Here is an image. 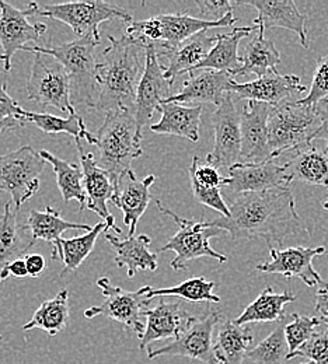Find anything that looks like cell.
I'll use <instances>...</instances> for the list:
<instances>
[{
  "label": "cell",
  "mask_w": 328,
  "mask_h": 364,
  "mask_svg": "<svg viewBox=\"0 0 328 364\" xmlns=\"http://www.w3.org/2000/svg\"><path fill=\"white\" fill-rule=\"evenodd\" d=\"M154 181V176L139 180L137 174L129 170L121 174L115 182V193L111 202L124 213V225L129 228V237L135 235L138 222L153 199L150 186Z\"/></svg>",
  "instance_id": "19"
},
{
  "label": "cell",
  "mask_w": 328,
  "mask_h": 364,
  "mask_svg": "<svg viewBox=\"0 0 328 364\" xmlns=\"http://www.w3.org/2000/svg\"><path fill=\"white\" fill-rule=\"evenodd\" d=\"M305 364H312V363H305Z\"/></svg>",
  "instance_id": "57"
},
{
  "label": "cell",
  "mask_w": 328,
  "mask_h": 364,
  "mask_svg": "<svg viewBox=\"0 0 328 364\" xmlns=\"http://www.w3.org/2000/svg\"><path fill=\"white\" fill-rule=\"evenodd\" d=\"M144 318L146 328L139 345L142 350L157 341L179 339L198 319L183 310L180 304L166 301H160L154 309L146 310Z\"/></svg>",
  "instance_id": "20"
},
{
  "label": "cell",
  "mask_w": 328,
  "mask_h": 364,
  "mask_svg": "<svg viewBox=\"0 0 328 364\" xmlns=\"http://www.w3.org/2000/svg\"><path fill=\"white\" fill-rule=\"evenodd\" d=\"M23 109L21 105L10 97L7 92V83L4 82L0 86V131L1 134L6 131H16L21 127H26L23 124Z\"/></svg>",
  "instance_id": "42"
},
{
  "label": "cell",
  "mask_w": 328,
  "mask_h": 364,
  "mask_svg": "<svg viewBox=\"0 0 328 364\" xmlns=\"http://www.w3.org/2000/svg\"><path fill=\"white\" fill-rule=\"evenodd\" d=\"M199 18L205 21H221L233 13V3L228 0H196Z\"/></svg>",
  "instance_id": "47"
},
{
  "label": "cell",
  "mask_w": 328,
  "mask_h": 364,
  "mask_svg": "<svg viewBox=\"0 0 328 364\" xmlns=\"http://www.w3.org/2000/svg\"><path fill=\"white\" fill-rule=\"evenodd\" d=\"M110 228L115 231L118 235H122V230L115 226L114 216L111 215L105 222H100L94 226L92 231H88L83 235L73 237L69 240L60 241V261L63 262V271L60 276H65L66 273L75 272L79 269V267L85 262V259L92 254L95 245L97 238L101 232H108Z\"/></svg>",
  "instance_id": "33"
},
{
  "label": "cell",
  "mask_w": 328,
  "mask_h": 364,
  "mask_svg": "<svg viewBox=\"0 0 328 364\" xmlns=\"http://www.w3.org/2000/svg\"><path fill=\"white\" fill-rule=\"evenodd\" d=\"M317 112L320 117V127L314 134V139H323L327 141L326 151L328 153V105L324 101L317 105Z\"/></svg>",
  "instance_id": "50"
},
{
  "label": "cell",
  "mask_w": 328,
  "mask_h": 364,
  "mask_svg": "<svg viewBox=\"0 0 328 364\" xmlns=\"http://www.w3.org/2000/svg\"><path fill=\"white\" fill-rule=\"evenodd\" d=\"M37 14L69 26L78 38L98 31L100 24L108 20L120 18L129 24L134 21V17L125 9L98 0L47 4L44 9L40 7Z\"/></svg>",
  "instance_id": "9"
},
{
  "label": "cell",
  "mask_w": 328,
  "mask_h": 364,
  "mask_svg": "<svg viewBox=\"0 0 328 364\" xmlns=\"http://www.w3.org/2000/svg\"><path fill=\"white\" fill-rule=\"evenodd\" d=\"M219 321V313H209L203 318L196 319L179 339L166 346L149 350L147 358L153 360L162 356H180L203 364H219L213 349V329Z\"/></svg>",
  "instance_id": "14"
},
{
  "label": "cell",
  "mask_w": 328,
  "mask_h": 364,
  "mask_svg": "<svg viewBox=\"0 0 328 364\" xmlns=\"http://www.w3.org/2000/svg\"><path fill=\"white\" fill-rule=\"evenodd\" d=\"M9 274H13L14 277H26V276H28L26 259L18 258V259L10 262V264L7 265V268H6L3 272L0 273V283H1Z\"/></svg>",
  "instance_id": "49"
},
{
  "label": "cell",
  "mask_w": 328,
  "mask_h": 364,
  "mask_svg": "<svg viewBox=\"0 0 328 364\" xmlns=\"http://www.w3.org/2000/svg\"><path fill=\"white\" fill-rule=\"evenodd\" d=\"M142 137L134 111L114 109L107 112L95 135V146L100 153L97 163L114 182L121 174L132 170V161L143 154Z\"/></svg>",
  "instance_id": "4"
},
{
  "label": "cell",
  "mask_w": 328,
  "mask_h": 364,
  "mask_svg": "<svg viewBox=\"0 0 328 364\" xmlns=\"http://www.w3.org/2000/svg\"><path fill=\"white\" fill-rule=\"evenodd\" d=\"M27 228H30L33 238L36 241L44 240L51 242L52 245V259L60 261V241L62 234L69 230H82V231H92L93 228L89 225L80 223H70L62 219L60 212L52 209L51 206H46L44 210H30Z\"/></svg>",
  "instance_id": "29"
},
{
  "label": "cell",
  "mask_w": 328,
  "mask_h": 364,
  "mask_svg": "<svg viewBox=\"0 0 328 364\" xmlns=\"http://www.w3.org/2000/svg\"><path fill=\"white\" fill-rule=\"evenodd\" d=\"M23 124L34 125L47 135L68 134L75 137V141H80L82 139H85L92 146H95L97 143L95 135L88 131L83 118L78 112L68 115V118H60L47 112H33L23 109Z\"/></svg>",
  "instance_id": "36"
},
{
  "label": "cell",
  "mask_w": 328,
  "mask_h": 364,
  "mask_svg": "<svg viewBox=\"0 0 328 364\" xmlns=\"http://www.w3.org/2000/svg\"><path fill=\"white\" fill-rule=\"evenodd\" d=\"M273 105L248 101L243 111L241 118V151L238 163L261 164L273 161V153L268 140V118Z\"/></svg>",
  "instance_id": "16"
},
{
  "label": "cell",
  "mask_w": 328,
  "mask_h": 364,
  "mask_svg": "<svg viewBox=\"0 0 328 364\" xmlns=\"http://www.w3.org/2000/svg\"><path fill=\"white\" fill-rule=\"evenodd\" d=\"M236 21L233 13L221 21H205L186 13L159 14L141 21H132L127 27V36L144 44H160L162 49L171 50L201 31L232 27Z\"/></svg>",
  "instance_id": "5"
},
{
  "label": "cell",
  "mask_w": 328,
  "mask_h": 364,
  "mask_svg": "<svg viewBox=\"0 0 328 364\" xmlns=\"http://www.w3.org/2000/svg\"><path fill=\"white\" fill-rule=\"evenodd\" d=\"M97 286L104 296V303L86 310L85 317L94 318L104 316L107 318L114 319L142 338L146 328L143 317L146 310H149L147 306L150 303L144 294V287H141L138 291H127L118 286H114L107 277H100L97 280Z\"/></svg>",
  "instance_id": "11"
},
{
  "label": "cell",
  "mask_w": 328,
  "mask_h": 364,
  "mask_svg": "<svg viewBox=\"0 0 328 364\" xmlns=\"http://www.w3.org/2000/svg\"><path fill=\"white\" fill-rule=\"evenodd\" d=\"M36 242L27 225H18L17 210L7 202L0 215V273L10 262L26 255Z\"/></svg>",
  "instance_id": "28"
},
{
  "label": "cell",
  "mask_w": 328,
  "mask_h": 364,
  "mask_svg": "<svg viewBox=\"0 0 328 364\" xmlns=\"http://www.w3.org/2000/svg\"><path fill=\"white\" fill-rule=\"evenodd\" d=\"M215 286H216L215 282L199 276V277L187 279L179 286L169 287V289H153L152 286H143V287H144V294L149 300L154 297L176 296L191 303H201V301L219 303L221 297L213 293Z\"/></svg>",
  "instance_id": "39"
},
{
  "label": "cell",
  "mask_w": 328,
  "mask_h": 364,
  "mask_svg": "<svg viewBox=\"0 0 328 364\" xmlns=\"http://www.w3.org/2000/svg\"><path fill=\"white\" fill-rule=\"evenodd\" d=\"M0 135H1V131H0Z\"/></svg>",
  "instance_id": "56"
},
{
  "label": "cell",
  "mask_w": 328,
  "mask_h": 364,
  "mask_svg": "<svg viewBox=\"0 0 328 364\" xmlns=\"http://www.w3.org/2000/svg\"><path fill=\"white\" fill-rule=\"evenodd\" d=\"M82 170L85 174V188L88 193V209L105 222L111 215L108 213L107 202L114 198L115 193V182L111 176L98 166L97 159L92 153H85L80 141H76Z\"/></svg>",
  "instance_id": "25"
},
{
  "label": "cell",
  "mask_w": 328,
  "mask_h": 364,
  "mask_svg": "<svg viewBox=\"0 0 328 364\" xmlns=\"http://www.w3.org/2000/svg\"><path fill=\"white\" fill-rule=\"evenodd\" d=\"M171 95V85L164 76L157 48L154 44H146L144 72L138 86L134 105V115L139 134L152 119L154 111H159L160 104Z\"/></svg>",
  "instance_id": "15"
},
{
  "label": "cell",
  "mask_w": 328,
  "mask_h": 364,
  "mask_svg": "<svg viewBox=\"0 0 328 364\" xmlns=\"http://www.w3.org/2000/svg\"><path fill=\"white\" fill-rule=\"evenodd\" d=\"M228 186L235 193L264 192L290 185L285 167L273 161L261 164L236 163L229 170Z\"/></svg>",
  "instance_id": "22"
},
{
  "label": "cell",
  "mask_w": 328,
  "mask_h": 364,
  "mask_svg": "<svg viewBox=\"0 0 328 364\" xmlns=\"http://www.w3.org/2000/svg\"><path fill=\"white\" fill-rule=\"evenodd\" d=\"M27 95L43 107H53L69 115L76 112L70 97V79L65 68L53 58L36 53Z\"/></svg>",
  "instance_id": "10"
},
{
  "label": "cell",
  "mask_w": 328,
  "mask_h": 364,
  "mask_svg": "<svg viewBox=\"0 0 328 364\" xmlns=\"http://www.w3.org/2000/svg\"><path fill=\"white\" fill-rule=\"evenodd\" d=\"M323 208H324V209H328V196L327 199L324 200V203H323Z\"/></svg>",
  "instance_id": "53"
},
{
  "label": "cell",
  "mask_w": 328,
  "mask_h": 364,
  "mask_svg": "<svg viewBox=\"0 0 328 364\" xmlns=\"http://www.w3.org/2000/svg\"><path fill=\"white\" fill-rule=\"evenodd\" d=\"M162 118L150 127V131L159 135L186 137L191 141L199 140L202 105L186 107L177 102L163 101L159 107Z\"/></svg>",
  "instance_id": "26"
},
{
  "label": "cell",
  "mask_w": 328,
  "mask_h": 364,
  "mask_svg": "<svg viewBox=\"0 0 328 364\" xmlns=\"http://www.w3.org/2000/svg\"><path fill=\"white\" fill-rule=\"evenodd\" d=\"M319 127L317 105L312 107L299 101H285L273 107L268 118V140L273 160L285 151L310 146Z\"/></svg>",
  "instance_id": "6"
},
{
  "label": "cell",
  "mask_w": 328,
  "mask_h": 364,
  "mask_svg": "<svg viewBox=\"0 0 328 364\" xmlns=\"http://www.w3.org/2000/svg\"><path fill=\"white\" fill-rule=\"evenodd\" d=\"M324 102H326V104H327V105H328V100H327V101H324Z\"/></svg>",
  "instance_id": "55"
},
{
  "label": "cell",
  "mask_w": 328,
  "mask_h": 364,
  "mask_svg": "<svg viewBox=\"0 0 328 364\" xmlns=\"http://www.w3.org/2000/svg\"><path fill=\"white\" fill-rule=\"evenodd\" d=\"M105 240L115 248V262L120 268H125L128 276L134 277L138 271H156L157 255L149 250L152 238L146 234L132 235L120 240L110 231L104 234Z\"/></svg>",
  "instance_id": "27"
},
{
  "label": "cell",
  "mask_w": 328,
  "mask_h": 364,
  "mask_svg": "<svg viewBox=\"0 0 328 364\" xmlns=\"http://www.w3.org/2000/svg\"><path fill=\"white\" fill-rule=\"evenodd\" d=\"M40 154L53 168L56 183L62 193L63 202L69 203L70 200H78L79 210L88 208V193L85 188V174L82 167L75 163L62 160L47 150H41Z\"/></svg>",
  "instance_id": "34"
},
{
  "label": "cell",
  "mask_w": 328,
  "mask_h": 364,
  "mask_svg": "<svg viewBox=\"0 0 328 364\" xmlns=\"http://www.w3.org/2000/svg\"><path fill=\"white\" fill-rule=\"evenodd\" d=\"M253 339V332L247 325H237L235 321L222 323L213 343L219 364H243Z\"/></svg>",
  "instance_id": "35"
},
{
  "label": "cell",
  "mask_w": 328,
  "mask_h": 364,
  "mask_svg": "<svg viewBox=\"0 0 328 364\" xmlns=\"http://www.w3.org/2000/svg\"><path fill=\"white\" fill-rule=\"evenodd\" d=\"M286 317L282 318L278 326L255 348L247 352V359L254 364H283L289 355V346L285 336Z\"/></svg>",
  "instance_id": "40"
},
{
  "label": "cell",
  "mask_w": 328,
  "mask_h": 364,
  "mask_svg": "<svg viewBox=\"0 0 328 364\" xmlns=\"http://www.w3.org/2000/svg\"><path fill=\"white\" fill-rule=\"evenodd\" d=\"M44 168L46 160L28 144L0 156V191L11 195L16 210L38 193Z\"/></svg>",
  "instance_id": "8"
},
{
  "label": "cell",
  "mask_w": 328,
  "mask_h": 364,
  "mask_svg": "<svg viewBox=\"0 0 328 364\" xmlns=\"http://www.w3.org/2000/svg\"><path fill=\"white\" fill-rule=\"evenodd\" d=\"M235 77L229 72H215V70H203L199 75H189L184 86L180 92L173 94L166 102H177V104H215L221 105L225 95L231 92V85Z\"/></svg>",
  "instance_id": "24"
},
{
  "label": "cell",
  "mask_w": 328,
  "mask_h": 364,
  "mask_svg": "<svg viewBox=\"0 0 328 364\" xmlns=\"http://www.w3.org/2000/svg\"><path fill=\"white\" fill-rule=\"evenodd\" d=\"M257 30L258 27L253 24L250 27H236L231 34H218L216 44L208 56L195 68V70L229 72L232 75L241 66V58L238 56L240 41Z\"/></svg>",
  "instance_id": "30"
},
{
  "label": "cell",
  "mask_w": 328,
  "mask_h": 364,
  "mask_svg": "<svg viewBox=\"0 0 328 364\" xmlns=\"http://www.w3.org/2000/svg\"><path fill=\"white\" fill-rule=\"evenodd\" d=\"M231 216H219L211 225L228 232L232 240L263 238L268 248L293 234H307L296 212L290 186L264 192L240 193L231 205Z\"/></svg>",
  "instance_id": "1"
},
{
  "label": "cell",
  "mask_w": 328,
  "mask_h": 364,
  "mask_svg": "<svg viewBox=\"0 0 328 364\" xmlns=\"http://www.w3.org/2000/svg\"><path fill=\"white\" fill-rule=\"evenodd\" d=\"M188 171H189L191 178H194L199 185H202L205 188H221L223 185H228V182H229L228 178H223L221 176L218 168H215L209 164L201 166L199 159L196 156L192 157Z\"/></svg>",
  "instance_id": "46"
},
{
  "label": "cell",
  "mask_w": 328,
  "mask_h": 364,
  "mask_svg": "<svg viewBox=\"0 0 328 364\" xmlns=\"http://www.w3.org/2000/svg\"><path fill=\"white\" fill-rule=\"evenodd\" d=\"M100 31L60 46H24L21 50L47 55L56 59L70 79V97L73 102L95 109L98 100L95 46L100 44Z\"/></svg>",
  "instance_id": "3"
},
{
  "label": "cell",
  "mask_w": 328,
  "mask_h": 364,
  "mask_svg": "<svg viewBox=\"0 0 328 364\" xmlns=\"http://www.w3.org/2000/svg\"><path fill=\"white\" fill-rule=\"evenodd\" d=\"M26 265H27L28 276H31V277H38L41 273L47 269L46 258L40 254L27 255L26 257Z\"/></svg>",
  "instance_id": "48"
},
{
  "label": "cell",
  "mask_w": 328,
  "mask_h": 364,
  "mask_svg": "<svg viewBox=\"0 0 328 364\" xmlns=\"http://www.w3.org/2000/svg\"><path fill=\"white\" fill-rule=\"evenodd\" d=\"M328 100V53L317 59V66L313 75V82L306 98L297 100L300 104L316 107Z\"/></svg>",
  "instance_id": "44"
},
{
  "label": "cell",
  "mask_w": 328,
  "mask_h": 364,
  "mask_svg": "<svg viewBox=\"0 0 328 364\" xmlns=\"http://www.w3.org/2000/svg\"><path fill=\"white\" fill-rule=\"evenodd\" d=\"M110 46L97 66L98 100L95 109L134 111L135 97L146 63V44L127 34L121 38L108 36Z\"/></svg>",
  "instance_id": "2"
},
{
  "label": "cell",
  "mask_w": 328,
  "mask_h": 364,
  "mask_svg": "<svg viewBox=\"0 0 328 364\" xmlns=\"http://www.w3.org/2000/svg\"><path fill=\"white\" fill-rule=\"evenodd\" d=\"M69 323V291L60 290L53 299L44 301L23 331L43 329L49 336H56Z\"/></svg>",
  "instance_id": "38"
},
{
  "label": "cell",
  "mask_w": 328,
  "mask_h": 364,
  "mask_svg": "<svg viewBox=\"0 0 328 364\" xmlns=\"http://www.w3.org/2000/svg\"><path fill=\"white\" fill-rule=\"evenodd\" d=\"M323 323H326L328 326V314H326V316H322V319H320Z\"/></svg>",
  "instance_id": "52"
},
{
  "label": "cell",
  "mask_w": 328,
  "mask_h": 364,
  "mask_svg": "<svg viewBox=\"0 0 328 364\" xmlns=\"http://www.w3.org/2000/svg\"><path fill=\"white\" fill-rule=\"evenodd\" d=\"M265 31L257 30L254 38L245 46L241 58V66L232 76H244V75H257L258 79L267 73L277 70V66L281 63V55L275 48L274 41L267 40L264 36Z\"/></svg>",
  "instance_id": "32"
},
{
  "label": "cell",
  "mask_w": 328,
  "mask_h": 364,
  "mask_svg": "<svg viewBox=\"0 0 328 364\" xmlns=\"http://www.w3.org/2000/svg\"><path fill=\"white\" fill-rule=\"evenodd\" d=\"M1 339H3V336H1V335H0V341H1Z\"/></svg>",
  "instance_id": "54"
},
{
  "label": "cell",
  "mask_w": 328,
  "mask_h": 364,
  "mask_svg": "<svg viewBox=\"0 0 328 364\" xmlns=\"http://www.w3.org/2000/svg\"><path fill=\"white\" fill-rule=\"evenodd\" d=\"M296 300V296L289 290L274 293L273 287H267L261 294L245 307V310L235 319L237 325H248L254 322H275L285 318L283 307Z\"/></svg>",
  "instance_id": "37"
},
{
  "label": "cell",
  "mask_w": 328,
  "mask_h": 364,
  "mask_svg": "<svg viewBox=\"0 0 328 364\" xmlns=\"http://www.w3.org/2000/svg\"><path fill=\"white\" fill-rule=\"evenodd\" d=\"M327 252L326 247H290L285 250L270 248L271 259L265 264L257 265V271L265 273H278L286 279L297 277L309 287L320 286L322 276L313 268V259Z\"/></svg>",
  "instance_id": "17"
},
{
  "label": "cell",
  "mask_w": 328,
  "mask_h": 364,
  "mask_svg": "<svg viewBox=\"0 0 328 364\" xmlns=\"http://www.w3.org/2000/svg\"><path fill=\"white\" fill-rule=\"evenodd\" d=\"M191 185H192V193L201 205L216 210L223 218L231 216V209L221 193V188H205L199 185L194 178H191Z\"/></svg>",
  "instance_id": "45"
},
{
  "label": "cell",
  "mask_w": 328,
  "mask_h": 364,
  "mask_svg": "<svg viewBox=\"0 0 328 364\" xmlns=\"http://www.w3.org/2000/svg\"><path fill=\"white\" fill-rule=\"evenodd\" d=\"M240 6H251L257 9L258 17L254 20V26L265 31L268 28H285L297 34L300 44L307 48L306 16H303L297 6L290 0H241L236 1Z\"/></svg>",
  "instance_id": "21"
},
{
  "label": "cell",
  "mask_w": 328,
  "mask_h": 364,
  "mask_svg": "<svg viewBox=\"0 0 328 364\" xmlns=\"http://www.w3.org/2000/svg\"><path fill=\"white\" fill-rule=\"evenodd\" d=\"M40 10L38 3L31 1L26 10H20L13 4L0 0V46L3 70H11V59L17 50H21L26 44L38 41L47 31L43 23L31 24L30 16L37 14Z\"/></svg>",
  "instance_id": "12"
},
{
  "label": "cell",
  "mask_w": 328,
  "mask_h": 364,
  "mask_svg": "<svg viewBox=\"0 0 328 364\" xmlns=\"http://www.w3.org/2000/svg\"><path fill=\"white\" fill-rule=\"evenodd\" d=\"M316 311L322 316L328 314V282L324 280L316 294Z\"/></svg>",
  "instance_id": "51"
},
{
  "label": "cell",
  "mask_w": 328,
  "mask_h": 364,
  "mask_svg": "<svg viewBox=\"0 0 328 364\" xmlns=\"http://www.w3.org/2000/svg\"><path fill=\"white\" fill-rule=\"evenodd\" d=\"M216 40L218 36H208V31H201L171 50H157L159 58L166 60V63H160L170 85L173 86L176 79L181 75H191L208 56L211 49L216 44Z\"/></svg>",
  "instance_id": "23"
},
{
  "label": "cell",
  "mask_w": 328,
  "mask_h": 364,
  "mask_svg": "<svg viewBox=\"0 0 328 364\" xmlns=\"http://www.w3.org/2000/svg\"><path fill=\"white\" fill-rule=\"evenodd\" d=\"M289 182L300 181L328 188V153L313 144L300 149L283 164Z\"/></svg>",
  "instance_id": "31"
},
{
  "label": "cell",
  "mask_w": 328,
  "mask_h": 364,
  "mask_svg": "<svg viewBox=\"0 0 328 364\" xmlns=\"http://www.w3.org/2000/svg\"><path fill=\"white\" fill-rule=\"evenodd\" d=\"M215 144L206 156V163L218 170H229L238 163L241 151V118L235 97L228 92L212 115Z\"/></svg>",
  "instance_id": "13"
},
{
  "label": "cell",
  "mask_w": 328,
  "mask_h": 364,
  "mask_svg": "<svg viewBox=\"0 0 328 364\" xmlns=\"http://www.w3.org/2000/svg\"><path fill=\"white\" fill-rule=\"evenodd\" d=\"M306 358L312 364H328V332H314L295 353L287 355L286 360Z\"/></svg>",
  "instance_id": "43"
},
{
  "label": "cell",
  "mask_w": 328,
  "mask_h": 364,
  "mask_svg": "<svg viewBox=\"0 0 328 364\" xmlns=\"http://www.w3.org/2000/svg\"><path fill=\"white\" fill-rule=\"evenodd\" d=\"M156 206L162 213L171 218L179 226V231L160 248V252H176V258L170 264L171 269L183 271L191 261L203 257L213 258L221 264L228 261V257L215 251L209 242L211 238L219 237L223 232L221 228L212 226L211 222H195L180 218L177 213L164 208L160 200H156Z\"/></svg>",
  "instance_id": "7"
},
{
  "label": "cell",
  "mask_w": 328,
  "mask_h": 364,
  "mask_svg": "<svg viewBox=\"0 0 328 364\" xmlns=\"http://www.w3.org/2000/svg\"><path fill=\"white\" fill-rule=\"evenodd\" d=\"M303 91H306V87L302 85L299 76L280 75L277 70L248 83H237L233 80L231 85V92L237 100L257 101L273 107L285 102L290 95Z\"/></svg>",
  "instance_id": "18"
},
{
  "label": "cell",
  "mask_w": 328,
  "mask_h": 364,
  "mask_svg": "<svg viewBox=\"0 0 328 364\" xmlns=\"http://www.w3.org/2000/svg\"><path fill=\"white\" fill-rule=\"evenodd\" d=\"M292 321L285 325V336L289 346V355L295 353L302 345H305L314 333V329L322 323L317 317H303L292 314Z\"/></svg>",
  "instance_id": "41"
}]
</instances>
